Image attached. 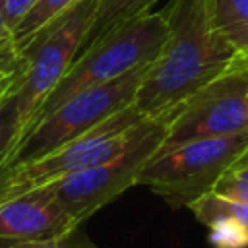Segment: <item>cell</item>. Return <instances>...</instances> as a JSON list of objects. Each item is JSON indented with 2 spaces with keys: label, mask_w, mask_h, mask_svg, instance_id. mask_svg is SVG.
Returning a JSON list of instances; mask_svg holds the SVG:
<instances>
[{
  "label": "cell",
  "mask_w": 248,
  "mask_h": 248,
  "mask_svg": "<svg viewBox=\"0 0 248 248\" xmlns=\"http://www.w3.org/2000/svg\"><path fill=\"white\" fill-rule=\"evenodd\" d=\"M0 248H99L85 232H81V227H76L74 231L66 232L64 236L45 240V242H31V244H17V246H0Z\"/></svg>",
  "instance_id": "obj_17"
},
{
  "label": "cell",
  "mask_w": 248,
  "mask_h": 248,
  "mask_svg": "<svg viewBox=\"0 0 248 248\" xmlns=\"http://www.w3.org/2000/svg\"><path fill=\"white\" fill-rule=\"evenodd\" d=\"M155 2L157 0H95V17L83 39L79 54L112 31L147 16Z\"/></svg>",
  "instance_id": "obj_10"
},
{
  "label": "cell",
  "mask_w": 248,
  "mask_h": 248,
  "mask_svg": "<svg viewBox=\"0 0 248 248\" xmlns=\"http://www.w3.org/2000/svg\"><path fill=\"white\" fill-rule=\"evenodd\" d=\"M240 159H242V161H248V151H246V153H244V155H242Z\"/></svg>",
  "instance_id": "obj_22"
},
{
  "label": "cell",
  "mask_w": 248,
  "mask_h": 248,
  "mask_svg": "<svg viewBox=\"0 0 248 248\" xmlns=\"http://www.w3.org/2000/svg\"><path fill=\"white\" fill-rule=\"evenodd\" d=\"M174 110L143 118L134 128L126 147L114 157L46 186L74 223L83 225L93 213L138 184L141 169L161 147Z\"/></svg>",
  "instance_id": "obj_3"
},
{
  "label": "cell",
  "mask_w": 248,
  "mask_h": 248,
  "mask_svg": "<svg viewBox=\"0 0 248 248\" xmlns=\"http://www.w3.org/2000/svg\"><path fill=\"white\" fill-rule=\"evenodd\" d=\"M37 0H0V10L10 31H14L19 25V21L31 12Z\"/></svg>",
  "instance_id": "obj_18"
},
{
  "label": "cell",
  "mask_w": 248,
  "mask_h": 248,
  "mask_svg": "<svg viewBox=\"0 0 248 248\" xmlns=\"http://www.w3.org/2000/svg\"><path fill=\"white\" fill-rule=\"evenodd\" d=\"M16 91L17 89L8 93L0 101V170L21 138V124H19L17 93Z\"/></svg>",
  "instance_id": "obj_14"
},
{
  "label": "cell",
  "mask_w": 248,
  "mask_h": 248,
  "mask_svg": "<svg viewBox=\"0 0 248 248\" xmlns=\"http://www.w3.org/2000/svg\"><path fill=\"white\" fill-rule=\"evenodd\" d=\"M81 0H37V4L31 8V12L19 21V25L12 31V41L16 48L19 50L25 46L45 25H48L52 19L68 12L72 6H76Z\"/></svg>",
  "instance_id": "obj_12"
},
{
  "label": "cell",
  "mask_w": 248,
  "mask_h": 248,
  "mask_svg": "<svg viewBox=\"0 0 248 248\" xmlns=\"http://www.w3.org/2000/svg\"><path fill=\"white\" fill-rule=\"evenodd\" d=\"M6 41H12V31L2 16V10H0V43H6Z\"/></svg>",
  "instance_id": "obj_21"
},
{
  "label": "cell",
  "mask_w": 248,
  "mask_h": 248,
  "mask_svg": "<svg viewBox=\"0 0 248 248\" xmlns=\"http://www.w3.org/2000/svg\"><path fill=\"white\" fill-rule=\"evenodd\" d=\"M246 97L248 54H240L223 74L176 107L157 153L192 140L231 136L248 130Z\"/></svg>",
  "instance_id": "obj_8"
},
{
  "label": "cell",
  "mask_w": 248,
  "mask_h": 248,
  "mask_svg": "<svg viewBox=\"0 0 248 248\" xmlns=\"http://www.w3.org/2000/svg\"><path fill=\"white\" fill-rule=\"evenodd\" d=\"M163 16L167 37L134 97L145 118L174 110L240 56L213 29L205 0H170Z\"/></svg>",
  "instance_id": "obj_1"
},
{
  "label": "cell",
  "mask_w": 248,
  "mask_h": 248,
  "mask_svg": "<svg viewBox=\"0 0 248 248\" xmlns=\"http://www.w3.org/2000/svg\"><path fill=\"white\" fill-rule=\"evenodd\" d=\"M213 248H248V227L232 217H215L205 223Z\"/></svg>",
  "instance_id": "obj_15"
},
{
  "label": "cell",
  "mask_w": 248,
  "mask_h": 248,
  "mask_svg": "<svg viewBox=\"0 0 248 248\" xmlns=\"http://www.w3.org/2000/svg\"><path fill=\"white\" fill-rule=\"evenodd\" d=\"M76 227L81 225L66 215L46 186L0 203V246L52 240Z\"/></svg>",
  "instance_id": "obj_9"
},
{
  "label": "cell",
  "mask_w": 248,
  "mask_h": 248,
  "mask_svg": "<svg viewBox=\"0 0 248 248\" xmlns=\"http://www.w3.org/2000/svg\"><path fill=\"white\" fill-rule=\"evenodd\" d=\"M188 209H192L194 217L205 225L207 221L215 219V217H232L238 219L240 223H244L248 227V205L240 203V202H232L227 198H221L213 192L202 196L200 200H196Z\"/></svg>",
  "instance_id": "obj_13"
},
{
  "label": "cell",
  "mask_w": 248,
  "mask_h": 248,
  "mask_svg": "<svg viewBox=\"0 0 248 248\" xmlns=\"http://www.w3.org/2000/svg\"><path fill=\"white\" fill-rule=\"evenodd\" d=\"M149 64H143L114 81L79 91L66 99L46 118H43L39 124H35L21 136V140L17 141L12 155L6 159L0 172L16 165L35 161L66 145L68 141L83 136L85 132H89L108 116L116 114L118 110L134 105L136 91Z\"/></svg>",
  "instance_id": "obj_5"
},
{
  "label": "cell",
  "mask_w": 248,
  "mask_h": 248,
  "mask_svg": "<svg viewBox=\"0 0 248 248\" xmlns=\"http://www.w3.org/2000/svg\"><path fill=\"white\" fill-rule=\"evenodd\" d=\"M23 56L21 52L16 48L14 41H6V43H0V74H6V72H12L19 66H23Z\"/></svg>",
  "instance_id": "obj_19"
},
{
  "label": "cell",
  "mask_w": 248,
  "mask_h": 248,
  "mask_svg": "<svg viewBox=\"0 0 248 248\" xmlns=\"http://www.w3.org/2000/svg\"><path fill=\"white\" fill-rule=\"evenodd\" d=\"M211 192L248 205V161L238 159L231 169H227Z\"/></svg>",
  "instance_id": "obj_16"
},
{
  "label": "cell",
  "mask_w": 248,
  "mask_h": 248,
  "mask_svg": "<svg viewBox=\"0 0 248 248\" xmlns=\"http://www.w3.org/2000/svg\"><path fill=\"white\" fill-rule=\"evenodd\" d=\"M93 17L95 0H81L45 25L25 46L19 48L25 60L23 79L16 91L21 136L41 103L78 58Z\"/></svg>",
  "instance_id": "obj_7"
},
{
  "label": "cell",
  "mask_w": 248,
  "mask_h": 248,
  "mask_svg": "<svg viewBox=\"0 0 248 248\" xmlns=\"http://www.w3.org/2000/svg\"><path fill=\"white\" fill-rule=\"evenodd\" d=\"M134 105L108 116L83 136L29 163L0 172V203L27 192L50 186L74 172L103 163L120 153L130 141L134 128L143 120Z\"/></svg>",
  "instance_id": "obj_6"
},
{
  "label": "cell",
  "mask_w": 248,
  "mask_h": 248,
  "mask_svg": "<svg viewBox=\"0 0 248 248\" xmlns=\"http://www.w3.org/2000/svg\"><path fill=\"white\" fill-rule=\"evenodd\" d=\"M213 29L238 52L248 54V0H205Z\"/></svg>",
  "instance_id": "obj_11"
},
{
  "label": "cell",
  "mask_w": 248,
  "mask_h": 248,
  "mask_svg": "<svg viewBox=\"0 0 248 248\" xmlns=\"http://www.w3.org/2000/svg\"><path fill=\"white\" fill-rule=\"evenodd\" d=\"M246 151L248 130L192 140L155 153L141 169L138 184L147 186L172 207H190L196 200L209 194L225 170Z\"/></svg>",
  "instance_id": "obj_4"
},
{
  "label": "cell",
  "mask_w": 248,
  "mask_h": 248,
  "mask_svg": "<svg viewBox=\"0 0 248 248\" xmlns=\"http://www.w3.org/2000/svg\"><path fill=\"white\" fill-rule=\"evenodd\" d=\"M165 37L167 21L163 12H149L147 16L103 37L99 43L83 50L72 62L62 79L52 87V91L37 108L27 130L39 124L43 118H46L56 107H60L72 95L114 81L124 74L153 62L161 50Z\"/></svg>",
  "instance_id": "obj_2"
},
{
  "label": "cell",
  "mask_w": 248,
  "mask_h": 248,
  "mask_svg": "<svg viewBox=\"0 0 248 248\" xmlns=\"http://www.w3.org/2000/svg\"><path fill=\"white\" fill-rule=\"evenodd\" d=\"M23 72H25V62H23V66H19V68H16V70H12V72L0 74V101H2L8 93H12L14 89L19 87V83H21V79H23Z\"/></svg>",
  "instance_id": "obj_20"
},
{
  "label": "cell",
  "mask_w": 248,
  "mask_h": 248,
  "mask_svg": "<svg viewBox=\"0 0 248 248\" xmlns=\"http://www.w3.org/2000/svg\"><path fill=\"white\" fill-rule=\"evenodd\" d=\"M246 114H248V97H246Z\"/></svg>",
  "instance_id": "obj_23"
}]
</instances>
